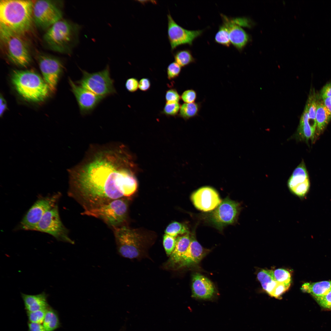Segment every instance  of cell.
Here are the masks:
<instances>
[{
    "mask_svg": "<svg viewBox=\"0 0 331 331\" xmlns=\"http://www.w3.org/2000/svg\"><path fill=\"white\" fill-rule=\"evenodd\" d=\"M120 153L113 148L97 151L73 176L68 194L85 210L128 197L136 191L137 180Z\"/></svg>",
    "mask_w": 331,
    "mask_h": 331,
    "instance_id": "6da1fadb",
    "label": "cell"
},
{
    "mask_svg": "<svg viewBox=\"0 0 331 331\" xmlns=\"http://www.w3.org/2000/svg\"><path fill=\"white\" fill-rule=\"evenodd\" d=\"M34 1L28 0H1L0 27L22 35L31 27Z\"/></svg>",
    "mask_w": 331,
    "mask_h": 331,
    "instance_id": "7a4b0ae2",
    "label": "cell"
},
{
    "mask_svg": "<svg viewBox=\"0 0 331 331\" xmlns=\"http://www.w3.org/2000/svg\"><path fill=\"white\" fill-rule=\"evenodd\" d=\"M11 81L19 94L32 102L44 101L50 91L43 78L35 72L30 70L13 71Z\"/></svg>",
    "mask_w": 331,
    "mask_h": 331,
    "instance_id": "3957f363",
    "label": "cell"
},
{
    "mask_svg": "<svg viewBox=\"0 0 331 331\" xmlns=\"http://www.w3.org/2000/svg\"><path fill=\"white\" fill-rule=\"evenodd\" d=\"M81 26L65 20H60L52 25L44 35V39L53 51L69 53L78 44Z\"/></svg>",
    "mask_w": 331,
    "mask_h": 331,
    "instance_id": "277c9868",
    "label": "cell"
},
{
    "mask_svg": "<svg viewBox=\"0 0 331 331\" xmlns=\"http://www.w3.org/2000/svg\"><path fill=\"white\" fill-rule=\"evenodd\" d=\"M118 253L129 259L139 257L145 248V238L137 230L124 225L112 229Z\"/></svg>",
    "mask_w": 331,
    "mask_h": 331,
    "instance_id": "5b68a950",
    "label": "cell"
},
{
    "mask_svg": "<svg viewBox=\"0 0 331 331\" xmlns=\"http://www.w3.org/2000/svg\"><path fill=\"white\" fill-rule=\"evenodd\" d=\"M127 199L124 197L113 200L99 207L84 210L81 214L100 219L112 229L124 226L127 215Z\"/></svg>",
    "mask_w": 331,
    "mask_h": 331,
    "instance_id": "8992f818",
    "label": "cell"
},
{
    "mask_svg": "<svg viewBox=\"0 0 331 331\" xmlns=\"http://www.w3.org/2000/svg\"><path fill=\"white\" fill-rule=\"evenodd\" d=\"M1 39L8 59L14 64L25 67L31 59L28 47L21 35L0 27Z\"/></svg>",
    "mask_w": 331,
    "mask_h": 331,
    "instance_id": "52a82bcc",
    "label": "cell"
},
{
    "mask_svg": "<svg viewBox=\"0 0 331 331\" xmlns=\"http://www.w3.org/2000/svg\"><path fill=\"white\" fill-rule=\"evenodd\" d=\"M81 70L82 77L75 82L77 84L103 99L116 93L108 66L101 71L94 73H89L82 69Z\"/></svg>",
    "mask_w": 331,
    "mask_h": 331,
    "instance_id": "ba28073f",
    "label": "cell"
},
{
    "mask_svg": "<svg viewBox=\"0 0 331 331\" xmlns=\"http://www.w3.org/2000/svg\"><path fill=\"white\" fill-rule=\"evenodd\" d=\"M60 196V194H55L38 199L25 215L17 228L36 230L43 215L48 211L57 204Z\"/></svg>",
    "mask_w": 331,
    "mask_h": 331,
    "instance_id": "9c48e42d",
    "label": "cell"
},
{
    "mask_svg": "<svg viewBox=\"0 0 331 331\" xmlns=\"http://www.w3.org/2000/svg\"><path fill=\"white\" fill-rule=\"evenodd\" d=\"M36 231L48 234L57 240L73 244L68 231L60 219L57 204L48 211L39 223Z\"/></svg>",
    "mask_w": 331,
    "mask_h": 331,
    "instance_id": "30bf717a",
    "label": "cell"
},
{
    "mask_svg": "<svg viewBox=\"0 0 331 331\" xmlns=\"http://www.w3.org/2000/svg\"><path fill=\"white\" fill-rule=\"evenodd\" d=\"M61 10L53 2L50 0H37L34 2L33 18L39 27L45 29L51 26L61 20Z\"/></svg>",
    "mask_w": 331,
    "mask_h": 331,
    "instance_id": "8fae6325",
    "label": "cell"
},
{
    "mask_svg": "<svg viewBox=\"0 0 331 331\" xmlns=\"http://www.w3.org/2000/svg\"><path fill=\"white\" fill-rule=\"evenodd\" d=\"M167 36L172 52L178 47L188 44L192 45L193 41L203 33V30H190L178 24L169 12L167 14Z\"/></svg>",
    "mask_w": 331,
    "mask_h": 331,
    "instance_id": "7c38bea8",
    "label": "cell"
},
{
    "mask_svg": "<svg viewBox=\"0 0 331 331\" xmlns=\"http://www.w3.org/2000/svg\"><path fill=\"white\" fill-rule=\"evenodd\" d=\"M38 60L43 79L53 92L63 70V63L56 58L44 54L40 55Z\"/></svg>",
    "mask_w": 331,
    "mask_h": 331,
    "instance_id": "4fadbf2b",
    "label": "cell"
},
{
    "mask_svg": "<svg viewBox=\"0 0 331 331\" xmlns=\"http://www.w3.org/2000/svg\"><path fill=\"white\" fill-rule=\"evenodd\" d=\"M239 210V204L227 198L215 209L211 215L210 218L217 226L222 228L235 222Z\"/></svg>",
    "mask_w": 331,
    "mask_h": 331,
    "instance_id": "5bb4252c",
    "label": "cell"
},
{
    "mask_svg": "<svg viewBox=\"0 0 331 331\" xmlns=\"http://www.w3.org/2000/svg\"><path fill=\"white\" fill-rule=\"evenodd\" d=\"M223 23L227 27L231 43L238 50L242 49L247 43L248 35L242 26L248 27V20L243 18H231L221 14Z\"/></svg>",
    "mask_w": 331,
    "mask_h": 331,
    "instance_id": "9a60e30c",
    "label": "cell"
},
{
    "mask_svg": "<svg viewBox=\"0 0 331 331\" xmlns=\"http://www.w3.org/2000/svg\"><path fill=\"white\" fill-rule=\"evenodd\" d=\"M71 91L74 95L82 115L90 114L103 98L77 84L69 78Z\"/></svg>",
    "mask_w": 331,
    "mask_h": 331,
    "instance_id": "2e32d148",
    "label": "cell"
},
{
    "mask_svg": "<svg viewBox=\"0 0 331 331\" xmlns=\"http://www.w3.org/2000/svg\"><path fill=\"white\" fill-rule=\"evenodd\" d=\"M191 199L196 208L204 211L215 209L221 202L217 192L209 187L199 189L192 194Z\"/></svg>",
    "mask_w": 331,
    "mask_h": 331,
    "instance_id": "e0dca14e",
    "label": "cell"
},
{
    "mask_svg": "<svg viewBox=\"0 0 331 331\" xmlns=\"http://www.w3.org/2000/svg\"><path fill=\"white\" fill-rule=\"evenodd\" d=\"M290 191L301 199L308 192L310 182L308 175L303 162H301L294 170L287 181Z\"/></svg>",
    "mask_w": 331,
    "mask_h": 331,
    "instance_id": "ac0fdd59",
    "label": "cell"
},
{
    "mask_svg": "<svg viewBox=\"0 0 331 331\" xmlns=\"http://www.w3.org/2000/svg\"><path fill=\"white\" fill-rule=\"evenodd\" d=\"M192 296L200 299H211L215 292L212 283L202 275L196 273L193 275L192 283Z\"/></svg>",
    "mask_w": 331,
    "mask_h": 331,
    "instance_id": "d6986e66",
    "label": "cell"
},
{
    "mask_svg": "<svg viewBox=\"0 0 331 331\" xmlns=\"http://www.w3.org/2000/svg\"><path fill=\"white\" fill-rule=\"evenodd\" d=\"M180 262L175 268L188 267L198 263L206 255V251L194 237Z\"/></svg>",
    "mask_w": 331,
    "mask_h": 331,
    "instance_id": "ffe728a7",
    "label": "cell"
},
{
    "mask_svg": "<svg viewBox=\"0 0 331 331\" xmlns=\"http://www.w3.org/2000/svg\"><path fill=\"white\" fill-rule=\"evenodd\" d=\"M191 239L189 233L176 237V246L167 262V267L171 268L176 267L187 249Z\"/></svg>",
    "mask_w": 331,
    "mask_h": 331,
    "instance_id": "44dd1931",
    "label": "cell"
},
{
    "mask_svg": "<svg viewBox=\"0 0 331 331\" xmlns=\"http://www.w3.org/2000/svg\"><path fill=\"white\" fill-rule=\"evenodd\" d=\"M26 312H32L47 309L50 306L47 298L48 295L44 292L36 295L21 294Z\"/></svg>",
    "mask_w": 331,
    "mask_h": 331,
    "instance_id": "7402d4cb",
    "label": "cell"
},
{
    "mask_svg": "<svg viewBox=\"0 0 331 331\" xmlns=\"http://www.w3.org/2000/svg\"><path fill=\"white\" fill-rule=\"evenodd\" d=\"M301 290L310 294L314 298L321 296L331 290V280L306 282L302 285Z\"/></svg>",
    "mask_w": 331,
    "mask_h": 331,
    "instance_id": "603a6c76",
    "label": "cell"
},
{
    "mask_svg": "<svg viewBox=\"0 0 331 331\" xmlns=\"http://www.w3.org/2000/svg\"><path fill=\"white\" fill-rule=\"evenodd\" d=\"M331 120V113L322 101L317 102L316 133L318 135Z\"/></svg>",
    "mask_w": 331,
    "mask_h": 331,
    "instance_id": "cb8c5ba5",
    "label": "cell"
},
{
    "mask_svg": "<svg viewBox=\"0 0 331 331\" xmlns=\"http://www.w3.org/2000/svg\"><path fill=\"white\" fill-rule=\"evenodd\" d=\"M316 131V129L312 127L310 123L307 110L306 106L301 118L298 130V135L304 140L307 141L311 139L313 141L315 137Z\"/></svg>",
    "mask_w": 331,
    "mask_h": 331,
    "instance_id": "d4e9b609",
    "label": "cell"
},
{
    "mask_svg": "<svg viewBox=\"0 0 331 331\" xmlns=\"http://www.w3.org/2000/svg\"><path fill=\"white\" fill-rule=\"evenodd\" d=\"M43 325L46 331H55L61 326L58 311L51 306L46 310Z\"/></svg>",
    "mask_w": 331,
    "mask_h": 331,
    "instance_id": "484cf974",
    "label": "cell"
},
{
    "mask_svg": "<svg viewBox=\"0 0 331 331\" xmlns=\"http://www.w3.org/2000/svg\"><path fill=\"white\" fill-rule=\"evenodd\" d=\"M201 106L200 102L184 103L181 106L178 115L185 120L195 117L198 116Z\"/></svg>",
    "mask_w": 331,
    "mask_h": 331,
    "instance_id": "4316f807",
    "label": "cell"
},
{
    "mask_svg": "<svg viewBox=\"0 0 331 331\" xmlns=\"http://www.w3.org/2000/svg\"><path fill=\"white\" fill-rule=\"evenodd\" d=\"M175 61L181 67H185L195 61L191 51L185 49L179 50L173 54Z\"/></svg>",
    "mask_w": 331,
    "mask_h": 331,
    "instance_id": "83f0119b",
    "label": "cell"
},
{
    "mask_svg": "<svg viewBox=\"0 0 331 331\" xmlns=\"http://www.w3.org/2000/svg\"><path fill=\"white\" fill-rule=\"evenodd\" d=\"M309 121L312 127L316 130V114L317 107L316 97L314 91H312L306 105Z\"/></svg>",
    "mask_w": 331,
    "mask_h": 331,
    "instance_id": "f1b7e54d",
    "label": "cell"
},
{
    "mask_svg": "<svg viewBox=\"0 0 331 331\" xmlns=\"http://www.w3.org/2000/svg\"><path fill=\"white\" fill-rule=\"evenodd\" d=\"M165 234L176 238L180 234L189 233L188 228L184 224L174 221L169 224L165 231Z\"/></svg>",
    "mask_w": 331,
    "mask_h": 331,
    "instance_id": "f546056e",
    "label": "cell"
},
{
    "mask_svg": "<svg viewBox=\"0 0 331 331\" xmlns=\"http://www.w3.org/2000/svg\"><path fill=\"white\" fill-rule=\"evenodd\" d=\"M215 40L217 43L226 47H229L231 44L228 30L223 23L219 27L215 35Z\"/></svg>",
    "mask_w": 331,
    "mask_h": 331,
    "instance_id": "4dcf8cb0",
    "label": "cell"
},
{
    "mask_svg": "<svg viewBox=\"0 0 331 331\" xmlns=\"http://www.w3.org/2000/svg\"><path fill=\"white\" fill-rule=\"evenodd\" d=\"M273 274L276 281L290 286L291 276L288 271L283 268H279L273 271Z\"/></svg>",
    "mask_w": 331,
    "mask_h": 331,
    "instance_id": "1f68e13d",
    "label": "cell"
},
{
    "mask_svg": "<svg viewBox=\"0 0 331 331\" xmlns=\"http://www.w3.org/2000/svg\"><path fill=\"white\" fill-rule=\"evenodd\" d=\"M257 278L264 290L268 283L275 280L273 274V271L269 270H261L258 273Z\"/></svg>",
    "mask_w": 331,
    "mask_h": 331,
    "instance_id": "d6a6232c",
    "label": "cell"
},
{
    "mask_svg": "<svg viewBox=\"0 0 331 331\" xmlns=\"http://www.w3.org/2000/svg\"><path fill=\"white\" fill-rule=\"evenodd\" d=\"M175 237L165 234L163 237V245L168 256H170L175 248L176 240Z\"/></svg>",
    "mask_w": 331,
    "mask_h": 331,
    "instance_id": "836d02e7",
    "label": "cell"
},
{
    "mask_svg": "<svg viewBox=\"0 0 331 331\" xmlns=\"http://www.w3.org/2000/svg\"><path fill=\"white\" fill-rule=\"evenodd\" d=\"M181 105L179 103L166 102L162 113L169 116L178 115Z\"/></svg>",
    "mask_w": 331,
    "mask_h": 331,
    "instance_id": "e575fe53",
    "label": "cell"
},
{
    "mask_svg": "<svg viewBox=\"0 0 331 331\" xmlns=\"http://www.w3.org/2000/svg\"><path fill=\"white\" fill-rule=\"evenodd\" d=\"M47 309L26 312L28 321L39 324L43 323Z\"/></svg>",
    "mask_w": 331,
    "mask_h": 331,
    "instance_id": "d590c367",
    "label": "cell"
},
{
    "mask_svg": "<svg viewBox=\"0 0 331 331\" xmlns=\"http://www.w3.org/2000/svg\"><path fill=\"white\" fill-rule=\"evenodd\" d=\"M181 67L176 62L170 63L167 68V74L169 80L173 79L179 76L181 70Z\"/></svg>",
    "mask_w": 331,
    "mask_h": 331,
    "instance_id": "8d00e7d4",
    "label": "cell"
},
{
    "mask_svg": "<svg viewBox=\"0 0 331 331\" xmlns=\"http://www.w3.org/2000/svg\"><path fill=\"white\" fill-rule=\"evenodd\" d=\"M314 298L321 307L331 310V290L323 296Z\"/></svg>",
    "mask_w": 331,
    "mask_h": 331,
    "instance_id": "74e56055",
    "label": "cell"
},
{
    "mask_svg": "<svg viewBox=\"0 0 331 331\" xmlns=\"http://www.w3.org/2000/svg\"><path fill=\"white\" fill-rule=\"evenodd\" d=\"M181 97V99L184 103L195 102L197 98V93L193 89H188L183 92Z\"/></svg>",
    "mask_w": 331,
    "mask_h": 331,
    "instance_id": "f35d334b",
    "label": "cell"
},
{
    "mask_svg": "<svg viewBox=\"0 0 331 331\" xmlns=\"http://www.w3.org/2000/svg\"><path fill=\"white\" fill-rule=\"evenodd\" d=\"M181 97L177 90L175 89L168 90L165 94L166 102L179 103Z\"/></svg>",
    "mask_w": 331,
    "mask_h": 331,
    "instance_id": "ab89813d",
    "label": "cell"
},
{
    "mask_svg": "<svg viewBox=\"0 0 331 331\" xmlns=\"http://www.w3.org/2000/svg\"><path fill=\"white\" fill-rule=\"evenodd\" d=\"M139 82L135 78H131L126 81L125 87L126 89L131 93L136 91L139 88Z\"/></svg>",
    "mask_w": 331,
    "mask_h": 331,
    "instance_id": "60d3db41",
    "label": "cell"
},
{
    "mask_svg": "<svg viewBox=\"0 0 331 331\" xmlns=\"http://www.w3.org/2000/svg\"><path fill=\"white\" fill-rule=\"evenodd\" d=\"M320 97L322 100L331 97V82L326 84L323 87L320 91Z\"/></svg>",
    "mask_w": 331,
    "mask_h": 331,
    "instance_id": "b9f144b4",
    "label": "cell"
},
{
    "mask_svg": "<svg viewBox=\"0 0 331 331\" xmlns=\"http://www.w3.org/2000/svg\"><path fill=\"white\" fill-rule=\"evenodd\" d=\"M150 81L148 78H143L139 81V89L142 91H147L150 89Z\"/></svg>",
    "mask_w": 331,
    "mask_h": 331,
    "instance_id": "7bdbcfd3",
    "label": "cell"
},
{
    "mask_svg": "<svg viewBox=\"0 0 331 331\" xmlns=\"http://www.w3.org/2000/svg\"><path fill=\"white\" fill-rule=\"evenodd\" d=\"M28 331H46L41 324L32 323L28 321Z\"/></svg>",
    "mask_w": 331,
    "mask_h": 331,
    "instance_id": "ee69618b",
    "label": "cell"
},
{
    "mask_svg": "<svg viewBox=\"0 0 331 331\" xmlns=\"http://www.w3.org/2000/svg\"><path fill=\"white\" fill-rule=\"evenodd\" d=\"M7 108L6 102L3 97L1 94L0 98V115L1 116L3 115Z\"/></svg>",
    "mask_w": 331,
    "mask_h": 331,
    "instance_id": "f6af8a7d",
    "label": "cell"
},
{
    "mask_svg": "<svg viewBox=\"0 0 331 331\" xmlns=\"http://www.w3.org/2000/svg\"><path fill=\"white\" fill-rule=\"evenodd\" d=\"M322 101L331 113V97L323 100Z\"/></svg>",
    "mask_w": 331,
    "mask_h": 331,
    "instance_id": "bcb514c9",
    "label": "cell"
}]
</instances>
